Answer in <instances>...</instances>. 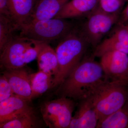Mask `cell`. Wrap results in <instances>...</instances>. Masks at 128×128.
<instances>
[{"mask_svg": "<svg viewBox=\"0 0 128 128\" xmlns=\"http://www.w3.org/2000/svg\"><path fill=\"white\" fill-rule=\"evenodd\" d=\"M104 78L100 63L92 58H84L59 86L56 93L59 97L81 100L88 97L92 88Z\"/></svg>", "mask_w": 128, "mask_h": 128, "instance_id": "obj_1", "label": "cell"}, {"mask_svg": "<svg viewBox=\"0 0 128 128\" xmlns=\"http://www.w3.org/2000/svg\"><path fill=\"white\" fill-rule=\"evenodd\" d=\"M12 21L17 30L32 20L36 0H8Z\"/></svg>", "mask_w": 128, "mask_h": 128, "instance_id": "obj_14", "label": "cell"}, {"mask_svg": "<svg viewBox=\"0 0 128 128\" xmlns=\"http://www.w3.org/2000/svg\"><path fill=\"white\" fill-rule=\"evenodd\" d=\"M128 21V4L126 7L122 11L118 21L117 25H124Z\"/></svg>", "mask_w": 128, "mask_h": 128, "instance_id": "obj_24", "label": "cell"}, {"mask_svg": "<svg viewBox=\"0 0 128 128\" xmlns=\"http://www.w3.org/2000/svg\"><path fill=\"white\" fill-rule=\"evenodd\" d=\"M17 29L15 24L11 20L0 15V51L11 41Z\"/></svg>", "mask_w": 128, "mask_h": 128, "instance_id": "obj_20", "label": "cell"}, {"mask_svg": "<svg viewBox=\"0 0 128 128\" xmlns=\"http://www.w3.org/2000/svg\"><path fill=\"white\" fill-rule=\"evenodd\" d=\"M87 98L91 100L100 122L126 103L128 100V85L104 78L92 88Z\"/></svg>", "mask_w": 128, "mask_h": 128, "instance_id": "obj_3", "label": "cell"}, {"mask_svg": "<svg viewBox=\"0 0 128 128\" xmlns=\"http://www.w3.org/2000/svg\"><path fill=\"white\" fill-rule=\"evenodd\" d=\"M53 80L52 76L42 71L39 70L36 73H31L32 95L30 101L38 97L52 88Z\"/></svg>", "mask_w": 128, "mask_h": 128, "instance_id": "obj_17", "label": "cell"}, {"mask_svg": "<svg viewBox=\"0 0 128 128\" xmlns=\"http://www.w3.org/2000/svg\"><path fill=\"white\" fill-rule=\"evenodd\" d=\"M69 0H39L36 2L34 6L31 21L42 20L54 18Z\"/></svg>", "mask_w": 128, "mask_h": 128, "instance_id": "obj_15", "label": "cell"}, {"mask_svg": "<svg viewBox=\"0 0 128 128\" xmlns=\"http://www.w3.org/2000/svg\"><path fill=\"white\" fill-rule=\"evenodd\" d=\"M101 57L100 64L105 80L128 85V54L112 50Z\"/></svg>", "mask_w": 128, "mask_h": 128, "instance_id": "obj_8", "label": "cell"}, {"mask_svg": "<svg viewBox=\"0 0 128 128\" xmlns=\"http://www.w3.org/2000/svg\"><path fill=\"white\" fill-rule=\"evenodd\" d=\"M125 25V26H126V27H127V28H128V24H125V25Z\"/></svg>", "mask_w": 128, "mask_h": 128, "instance_id": "obj_25", "label": "cell"}, {"mask_svg": "<svg viewBox=\"0 0 128 128\" xmlns=\"http://www.w3.org/2000/svg\"><path fill=\"white\" fill-rule=\"evenodd\" d=\"M0 15L5 16L12 21L8 0H0Z\"/></svg>", "mask_w": 128, "mask_h": 128, "instance_id": "obj_23", "label": "cell"}, {"mask_svg": "<svg viewBox=\"0 0 128 128\" xmlns=\"http://www.w3.org/2000/svg\"><path fill=\"white\" fill-rule=\"evenodd\" d=\"M89 45L80 28L76 26L60 40L55 50L58 72L53 80L52 88L61 84L80 64Z\"/></svg>", "mask_w": 128, "mask_h": 128, "instance_id": "obj_2", "label": "cell"}, {"mask_svg": "<svg viewBox=\"0 0 128 128\" xmlns=\"http://www.w3.org/2000/svg\"><path fill=\"white\" fill-rule=\"evenodd\" d=\"M36 0V2L38 1L39 0Z\"/></svg>", "mask_w": 128, "mask_h": 128, "instance_id": "obj_26", "label": "cell"}, {"mask_svg": "<svg viewBox=\"0 0 128 128\" xmlns=\"http://www.w3.org/2000/svg\"><path fill=\"white\" fill-rule=\"evenodd\" d=\"M67 19L53 18L42 20L32 21L18 29L19 35L35 41L49 43L60 40L76 27Z\"/></svg>", "mask_w": 128, "mask_h": 128, "instance_id": "obj_4", "label": "cell"}, {"mask_svg": "<svg viewBox=\"0 0 128 128\" xmlns=\"http://www.w3.org/2000/svg\"><path fill=\"white\" fill-rule=\"evenodd\" d=\"M24 67L4 69L2 74L8 81L14 95L30 102L32 95L31 73Z\"/></svg>", "mask_w": 128, "mask_h": 128, "instance_id": "obj_9", "label": "cell"}, {"mask_svg": "<svg viewBox=\"0 0 128 128\" xmlns=\"http://www.w3.org/2000/svg\"><path fill=\"white\" fill-rule=\"evenodd\" d=\"M39 70L52 76L54 79L58 72V63L55 50L44 43L37 57Z\"/></svg>", "mask_w": 128, "mask_h": 128, "instance_id": "obj_16", "label": "cell"}, {"mask_svg": "<svg viewBox=\"0 0 128 128\" xmlns=\"http://www.w3.org/2000/svg\"><path fill=\"white\" fill-rule=\"evenodd\" d=\"M8 81L3 74L0 76V102L14 96Z\"/></svg>", "mask_w": 128, "mask_h": 128, "instance_id": "obj_22", "label": "cell"}, {"mask_svg": "<svg viewBox=\"0 0 128 128\" xmlns=\"http://www.w3.org/2000/svg\"><path fill=\"white\" fill-rule=\"evenodd\" d=\"M34 112L0 124V128H38L39 122Z\"/></svg>", "mask_w": 128, "mask_h": 128, "instance_id": "obj_19", "label": "cell"}, {"mask_svg": "<svg viewBox=\"0 0 128 128\" xmlns=\"http://www.w3.org/2000/svg\"><path fill=\"white\" fill-rule=\"evenodd\" d=\"M113 33L103 40L95 48L94 56L100 57L105 53L117 50L128 54V28L125 25H118Z\"/></svg>", "mask_w": 128, "mask_h": 128, "instance_id": "obj_10", "label": "cell"}, {"mask_svg": "<svg viewBox=\"0 0 128 128\" xmlns=\"http://www.w3.org/2000/svg\"><path fill=\"white\" fill-rule=\"evenodd\" d=\"M74 100L66 97L44 102L41 106L43 119L50 128H69L72 118Z\"/></svg>", "mask_w": 128, "mask_h": 128, "instance_id": "obj_6", "label": "cell"}, {"mask_svg": "<svg viewBox=\"0 0 128 128\" xmlns=\"http://www.w3.org/2000/svg\"><path fill=\"white\" fill-rule=\"evenodd\" d=\"M36 41L20 35L14 36L8 44L0 51V66L4 69H16L26 64V56L28 49Z\"/></svg>", "mask_w": 128, "mask_h": 128, "instance_id": "obj_7", "label": "cell"}, {"mask_svg": "<svg viewBox=\"0 0 128 128\" xmlns=\"http://www.w3.org/2000/svg\"><path fill=\"white\" fill-rule=\"evenodd\" d=\"M120 15L107 14L96 8L87 16V19L80 28L89 45L94 48L118 23Z\"/></svg>", "mask_w": 128, "mask_h": 128, "instance_id": "obj_5", "label": "cell"}, {"mask_svg": "<svg viewBox=\"0 0 128 128\" xmlns=\"http://www.w3.org/2000/svg\"><path fill=\"white\" fill-rule=\"evenodd\" d=\"M80 101L69 128H96L98 118L90 99L87 98Z\"/></svg>", "mask_w": 128, "mask_h": 128, "instance_id": "obj_12", "label": "cell"}, {"mask_svg": "<svg viewBox=\"0 0 128 128\" xmlns=\"http://www.w3.org/2000/svg\"><path fill=\"white\" fill-rule=\"evenodd\" d=\"M98 0H70L54 18L68 19L88 16L98 6Z\"/></svg>", "mask_w": 128, "mask_h": 128, "instance_id": "obj_13", "label": "cell"}, {"mask_svg": "<svg viewBox=\"0 0 128 128\" xmlns=\"http://www.w3.org/2000/svg\"><path fill=\"white\" fill-rule=\"evenodd\" d=\"M126 0H98V8L107 14L120 15Z\"/></svg>", "mask_w": 128, "mask_h": 128, "instance_id": "obj_21", "label": "cell"}, {"mask_svg": "<svg viewBox=\"0 0 128 128\" xmlns=\"http://www.w3.org/2000/svg\"><path fill=\"white\" fill-rule=\"evenodd\" d=\"M29 102L14 95L0 102V124L34 112Z\"/></svg>", "mask_w": 128, "mask_h": 128, "instance_id": "obj_11", "label": "cell"}, {"mask_svg": "<svg viewBox=\"0 0 128 128\" xmlns=\"http://www.w3.org/2000/svg\"><path fill=\"white\" fill-rule=\"evenodd\" d=\"M97 128H128V100L119 109L98 122Z\"/></svg>", "mask_w": 128, "mask_h": 128, "instance_id": "obj_18", "label": "cell"}]
</instances>
